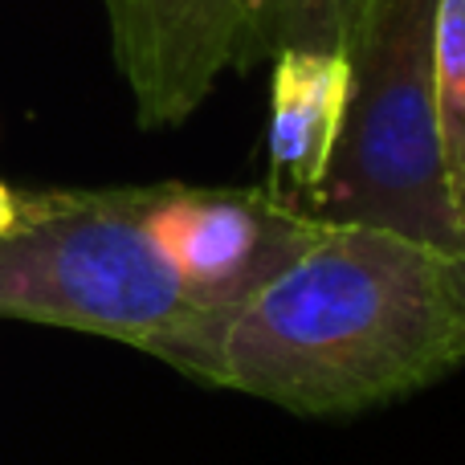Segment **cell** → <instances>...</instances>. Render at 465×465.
Returning <instances> with one entry per match:
<instances>
[{"mask_svg": "<svg viewBox=\"0 0 465 465\" xmlns=\"http://www.w3.org/2000/svg\"><path fill=\"white\" fill-rule=\"evenodd\" d=\"M160 360L302 417L392 404L465 360L450 257L327 221L278 278L232 311L196 314Z\"/></svg>", "mask_w": 465, "mask_h": 465, "instance_id": "cell-1", "label": "cell"}, {"mask_svg": "<svg viewBox=\"0 0 465 465\" xmlns=\"http://www.w3.org/2000/svg\"><path fill=\"white\" fill-rule=\"evenodd\" d=\"M437 8L441 0H368L347 54L343 135L311 213L331 225L401 232L450 257L465 221L437 131Z\"/></svg>", "mask_w": 465, "mask_h": 465, "instance_id": "cell-2", "label": "cell"}, {"mask_svg": "<svg viewBox=\"0 0 465 465\" xmlns=\"http://www.w3.org/2000/svg\"><path fill=\"white\" fill-rule=\"evenodd\" d=\"M160 188L54 193L0 232V319L49 322L160 355L196 306L152 232Z\"/></svg>", "mask_w": 465, "mask_h": 465, "instance_id": "cell-3", "label": "cell"}, {"mask_svg": "<svg viewBox=\"0 0 465 465\" xmlns=\"http://www.w3.org/2000/svg\"><path fill=\"white\" fill-rule=\"evenodd\" d=\"M327 221L270 188H176L152 204V232L196 314H221L278 278L319 241Z\"/></svg>", "mask_w": 465, "mask_h": 465, "instance_id": "cell-4", "label": "cell"}, {"mask_svg": "<svg viewBox=\"0 0 465 465\" xmlns=\"http://www.w3.org/2000/svg\"><path fill=\"white\" fill-rule=\"evenodd\" d=\"M262 0H111L114 62L139 127H176L225 70H245Z\"/></svg>", "mask_w": 465, "mask_h": 465, "instance_id": "cell-5", "label": "cell"}, {"mask_svg": "<svg viewBox=\"0 0 465 465\" xmlns=\"http://www.w3.org/2000/svg\"><path fill=\"white\" fill-rule=\"evenodd\" d=\"M351 62L343 54L282 49L270 78V193L311 213L343 135Z\"/></svg>", "mask_w": 465, "mask_h": 465, "instance_id": "cell-6", "label": "cell"}, {"mask_svg": "<svg viewBox=\"0 0 465 465\" xmlns=\"http://www.w3.org/2000/svg\"><path fill=\"white\" fill-rule=\"evenodd\" d=\"M368 0H262L253 25L245 70L282 49H314V54H351Z\"/></svg>", "mask_w": 465, "mask_h": 465, "instance_id": "cell-7", "label": "cell"}, {"mask_svg": "<svg viewBox=\"0 0 465 465\" xmlns=\"http://www.w3.org/2000/svg\"><path fill=\"white\" fill-rule=\"evenodd\" d=\"M437 131H441L445 180L453 209L465 221V0H441L437 8Z\"/></svg>", "mask_w": 465, "mask_h": 465, "instance_id": "cell-8", "label": "cell"}, {"mask_svg": "<svg viewBox=\"0 0 465 465\" xmlns=\"http://www.w3.org/2000/svg\"><path fill=\"white\" fill-rule=\"evenodd\" d=\"M450 286H453V302H458V322H461V347H465V225L461 241L450 253Z\"/></svg>", "mask_w": 465, "mask_h": 465, "instance_id": "cell-9", "label": "cell"}, {"mask_svg": "<svg viewBox=\"0 0 465 465\" xmlns=\"http://www.w3.org/2000/svg\"><path fill=\"white\" fill-rule=\"evenodd\" d=\"M13 221H16V196L0 184V232L13 229Z\"/></svg>", "mask_w": 465, "mask_h": 465, "instance_id": "cell-10", "label": "cell"}]
</instances>
